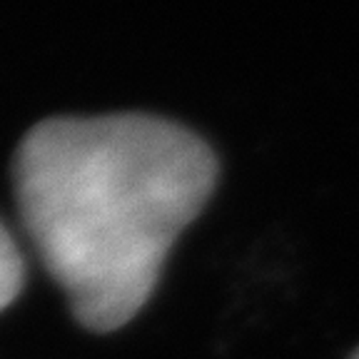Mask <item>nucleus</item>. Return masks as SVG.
<instances>
[{
  "mask_svg": "<svg viewBox=\"0 0 359 359\" xmlns=\"http://www.w3.org/2000/svg\"><path fill=\"white\" fill-rule=\"evenodd\" d=\"M215 185L208 142L150 112L48 118L13 160L22 227L93 332L120 330L145 307Z\"/></svg>",
  "mask_w": 359,
  "mask_h": 359,
  "instance_id": "nucleus-1",
  "label": "nucleus"
},
{
  "mask_svg": "<svg viewBox=\"0 0 359 359\" xmlns=\"http://www.w3.org/2000/svg\"><path fill=\"white\" fill-rule=\"evenodd\" d=\"M25 285V262L6 224L0 222V312L20 294Z\"/></svg>",
  "mask_w": 359,
  "mask_h": 359,
  "instance_id": "nucleus-2",
  "label": "nucleus"
},
{
  "mask_svg": "<svg viewBox=\"0 0 359 359\" xmlns=\"http://www.w3.org/2000/svg\"><path fill=\"white\" fill-rule=\"evenodd\" d=\"M349 359H359V349H357V352H354V354H352V357H349Z\"/></svg>",
  "mask_w": 359,
  "mask_h": 359,
  "instance_id": "nucleus-3",
  "label": "nucleus"
}]
</instances>
